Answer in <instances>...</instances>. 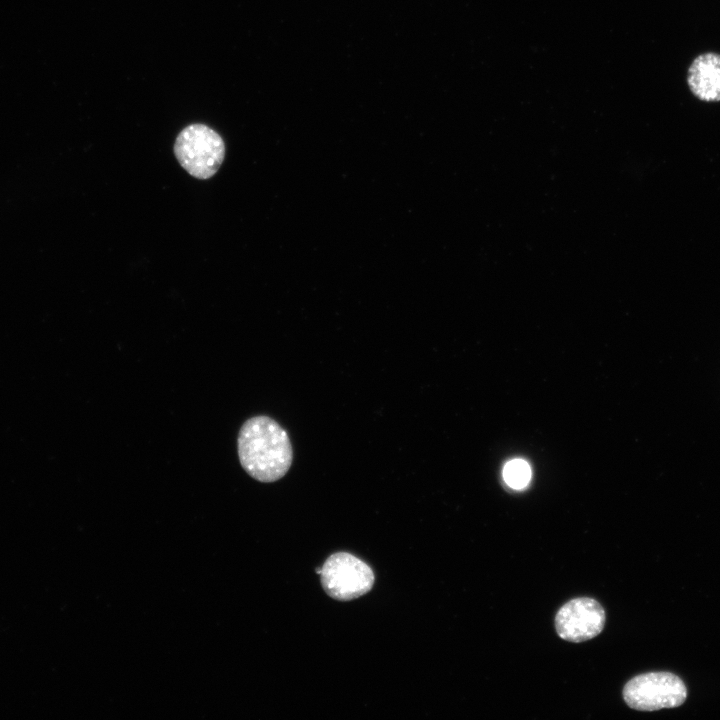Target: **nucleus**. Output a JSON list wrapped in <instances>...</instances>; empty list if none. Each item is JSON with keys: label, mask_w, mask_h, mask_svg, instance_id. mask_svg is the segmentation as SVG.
Wrapping results in <instances>:
<instances>
[{"label": "nucleus", "mask_w": 720, "mask_h": 720, "mask_svg": "<svg viewBox=\"0 0 720 720\" xmlns=\"http://www.w3.org/2000/svg\"><path fill=\"white\" fill-rule=\"evenodd\" d=\"M505 482L514 489L526 487L531 478V469L527 462L521 459L509 461L503 469Z\"/></svg>", "instance_id": "nucleus-7"}, {"label": "nucleus", "mask_w": 720, "mask_h": 720, "mask_svg": "<svg viewBox=\"0 0 720 720\" xmlns=\"http://www.w3.org/2000/svg\"><path fill=\"white\" fill-rule=\"evenodd\" d=\"M238 456L243 469L260 482H274L289 470L293 450L287 432L268 416L244 422L238 435Z\"/></svg>", "instance_id": "nucleus-1"}, {"label": "nucleus", "mask_w": 720, "mask_h": 720, "mask_svg": "<svg viewBox=\"0 0 720 720\" xmlns=\"http://www.w3.org/2000/svg\"><path fill=\"white\" fill-rule=\"evenodd\" d=\"M326 593L337 600L348 601L366 594L374 584V573L359 558L338 552L325 561L320 572Z\"/></svg>", "instance_id": "nucleus-4"}, {"label": "nucleus", "mask_w": 720, "mask_h": 720, "mask_svg": "<svg viewBox=\"0 0 720 720\" xmlns=\"http://www.w3.org/2000/svg\"><path fill=\"white\" fill-rule=\"evenodd\" d=\"M622 694L630 708L656 711L682 705L687 697V689L684 682L673 673L649 672L629 680Z\"/></svg>", "instance_id": "nucleus-3"}, {"label": "nucleus", "mask_w": 720, "mask_h": 720, "mask_svg": "<svg viewBox=\"0 0 720 720\" xmlns=\"http://www.w3.org/2000/svg\"><path fill=\"white\" fill-rule=\"evenodd\" d=\"M174 154L191 176L204 180L219 170L225 156V145L212 128L199 123L191 124L178 134Z\"/></svg>", "instance_id": "nucleus-2"}, {"label": "nucleus", "mask_w": 720, "mask_h": 720, "mask_svg": "<svg viewBox=\"0 0 720 720\" xmlns=\"http://www.w3.org/2000/svg\"><path fill=\"white\" fill-rule=\"evenodd\" d=\"M606 621L603 607L588 597L575 598L564 604L555 616L556 632L563 640L583 642L601 633Z\"/></svg>", "instance_id": "nucleus-5"}, {"label": "nucleus", "mask_w": 720, "mask_h": 720, "mask_svg": "<svg viewBox=\"0 0 720 720\" xmlns=\"http://www.w3.org/2000/svg\"><path fill=\"white\" fill-rule=\"evenodd\" d=\"M691 93L704 102L720 101V54L705 52L696 56L687 73Z\"/></svg>", "instance_id": "nucleus-6"}]
</instances>
